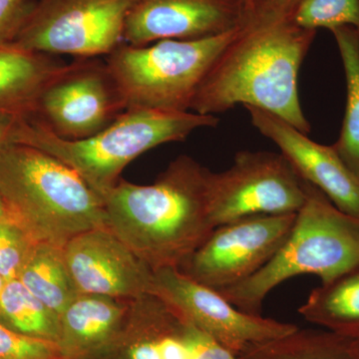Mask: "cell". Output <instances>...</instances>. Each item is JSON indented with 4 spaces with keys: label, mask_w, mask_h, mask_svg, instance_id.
Wrapping results in <instances>:
<instances>
[{
    "label": "cell",
    "mask_w": 359,
    "mask_h": 359,
    "mask_svg": "<svg viewBox=\"0 0 359 359\" xmlns=\"http://www.w3.org/2000/svg\"><path fill=\"white\" fill-rule=\"evenodd\" d=\"M212 172L182 155L151 185L120 180L102 197L106 229L154 269H178L211 235Z\"/></svg>",
    "instance_id": "6da1fadb"
},
{
    "label": "cell",
    "mask_w": 359,
    "mask_h": 359,
    "mask_svg": "<svg viewBox=\"0 0 359 359\" xmlns=\"http://www.w3.org/2000/svg\"><path fill=\"white\" fill-rule=\"evenodd\" d=\"M316 35L290 20L241 26L205 74L191 111L216 116L242 104L311 133L299 101V73Z\"/></svg>",
    "instance_id": "7a4b0ae2"
},
{
    "label": "cell",
    "mask_w": 359,
    "mask_h": 359,
    "mask_svg": "<svg viewBox=\"0 0 359 359\" xmlns=\"http://www.w3.org/2000/svg\"><path fill=\"white\" fill-rule=\"evenodd\" d=\"M0 195L7 214L35 242L65 247L106 228L103 201L69 166L25 144L0 146Z\"/></svg>",
    "instance_id": "3957f363"
},
{
    "label": "cell",
    "mask_w": 359,
    "mask_h": 359,
    "mask_svg": "<svg viewBox=\"0 0 359 359\" xmlns=\"http://www.w3.org/2000/svg\"><path fill=\"white\" fill-rule=\"evenodd\" d=\"M219 118L192 112L127 110L107 128L82 140H65L37 120L16 119L9 142L48 153L69 166L101 199L120 181L132 161L151 149L185 141L201 128H215Z\"/></svg>",
    "instance_id": "277c9868"
},
{
    "label": "cell",
    "mask_w": 359,
    "mask_h": 359,
    "mask_svg": "<svg viewBox=\"0 0 359 359\" xmlns=\"http://www.w3.org/2000/svg\"><path fill=\"white\" fill-rule=\"evenodd\" d=\"M306 202L273 259L247 280L217 290L240 311L261 316L266 295L285 280L314 275L327 283L359 263V219L306 181Z\"/></svg>",
    "instance_id": "5b68a950"
},
{
    "label": "cell",
    "mask_w": 359,
    "mask_h": 359,
    "mask_svg": "<svg viewBox=\"0 0 359 359\" xmlns=\"http://www.w3.org/2000/svg\"><path fill=\"white\" fill-rule=\"evenodd\" d=\"M238 29L203 39L120 45L105 61L126 111H191L205 74Z\"/></svg>",
    "instance_id": "8992f818"
},
{
    "label": "cell",
    "mask_w": 359,
    "mask_h": 359,
    "mask_svg": "<svg viewBox=\"0 0 359 359\" xmlns=\"http://www.w3.org/2000/svg\"><path fill=\"white\" fill-rule=\"evenodd\" d=\"M134 0H35L13 42L48 55L96 58L124 43Z\"/></svg>",
    "instance_id": "52a82bcc"
},
{
    "label": "cell",
    "mask_w": 359,
    "mask_h": 359,
    "mask_svg": "<svg viewBox=\"0 0 359 359\" xmlns=\"http://www.w3.org/2000/svg\"><path fill=\"white\" fill-rule=\"evenodd\" d=\"M306 198V181L282 153H237L226 171L210 179L215 226L256 215L295 214Z\"/></svg>",
    "instance_id": "ba28073f"
},
{
    "label": "cell",
    "mask_w": 359,
    "mask_h": 359,
    "mask_svg": "<svg viewBox=\"0 0 359 359\" xmlns=\"http://www.w3.org/2000/svg\"><path fill=\"white\" fill-rule=\"evenodd\" d=\"M295 214L256 215L217 226L179 266L184 275L215 290L247 280L285 244Z\"/></svg>",
    "instance_id": "9c48e42d"
},
{
    "label": "cell",
    "mask_w": 359,
    "mask_h": 359,
    "mask_svg": "<svg viewBox=\"0 0 359 359\" xmlns=\"http://www.w3.org/2000/svg\"><path fill=\"white\" fill-rule=\"evenodd\" d=\"M126 111L105 60L77 58L42 92L33 119L65 140L89 138Z\"/></svg>",
    "instance_id": "30bf717a"
},
{
    "label": "cell",
    "mask_w": 359,
    "mask_h": 359,
    "mask_svg": "<svg viewBox=\"0 0 359 359\" xmlns=\"http://www.w3.org/2000/svg\"><path fill=\"white\" fill-rule=\"evenodd\" d=\"M91 359H238L167 299L145 294L129 302L119 334Z\"/></svg>",
    "instance_id": "8fae6325"
},
{
    "label": "cell",
    "mask_w": 359,
    "mask_h": 359,
    "mask_svg": "<svg viewBox=\"0 0 359 359\" xmlns=\"http://www.w3.org/2000/svg\"><path fill=\"white\" fill-rule=\"evenodd\" d=\"M152 294L171 302L196 327L236 356L252 344L289 334L299 328L244 313L217 290L195 282L176 268L153 271Z\"/></svg>",
    "instance_id": "7c38bea8"
},
{
    "label": "cell",
    "mask_w": 359,
    "mask_h": 359,
    "mask_svg": "<svg viewBox=\"0 0 359 359\" xmlns=\"http://www.w3.org/2000/svg\"><path fill=\"white\" fill-rule=\"evenodd\" d=\"M63 250L79 294L126 299L152 294V269L108 229L84 231Z\"/></svg>",
    "instance_id": "4fadbf2b"
},
{
    "label": "cell",
    "mask_w": 359,
    "mask_h": 359,
    "mask_svg": "<svg viewBox=\"0 0 359 359\" xmlns=\"http://www.w3.org/2000/svg\"><path fill=\"white\" fill-rule=\"evenodd\" d=\"M244 16V0H134L124 43L208 39L238 29Z\"/></svg>",
    "instance_id": "5bb4252c"
},
{
    "label": "cell",
    "mask_w": 359,
    "mask_h": 359,
    "mask_svg": "<svg viewBox=\"0 0 359 359\" xmlns=\"http://www.w3.org/2000/svg\"><path fill=\"white\" fill-rule=\"evenodd\" d=\"M252 125L273 142L304 181L316 186L340 211L359 219V181L332 146L321 145L268 111L245 106Z\"/></svg>",
    "instance_id": "9a60e30c"
},
{
    "label": "cell",
    "mask_w": 359,
    "mask_h": 359,
    "mask_svg": "<svg viewBox=\"0 0 359 359\" xmlns=\"http://www.w3.org/2000/svg\"><path fill=\"white\" fill-rule=\"evenodd\" d=\"M130 299L79 294L59 316L58 344L67 359H91L123 327Z\"/></svg>",
    "instance_id": "2e32d148"
},
{
    "label": "cell",
    "mask_w": 359,
    "mask_h": 359,
    "mask_svg": "<svg viewBox=\"0 0 359 359\" xmlns=\"http://www.w3.org/2000/svg\"><path fill=\"white\" fill-rule=\"evenodd\" d=\"M66 65L55 56L14 42L0 45V116L34 117L42 92Z\"/></svg>",
    "instance_id": "e0dca14e"
},
{
    "label": "cell",
    "mask_w": 359,
    "mask_h": 359,
    "mask_svg": "<svg viewBox=\"0 0 359 359\" xmlns=\"http://www.w3.org/2000/svg\"><path fill=\"white\" fill-rule=\"evenodd\" d=\"M299 313L304 320L334 334L359 337V263L321 283Z\"/></svg>",
    "instance_id": "ac0fdd59"
},
{
    "label": "cell",
    "mask_w": 359,
    "mask_h": 359,
    "mask_svg": "<svg viewBox=\"0 0 359 359\" xmlns=\"http://www.w3.org/2000/svg\"><path fill=\"white\" fill-rule=\"evenodd\" d=\"M18 278L58 316L79 294L63 247L50 243L33 245Z\"/></svg>",
    "instance_id": "d6986e66"
},
{
    "label": "cell",
    "mask_w": 359,
    "mask_h": 359,
    "mask_svg": "<svg viewBox=\"0 0 359 359\" xmlns=\"http://www.w3.org/2000/svg\"><path fill=\"white\" fill-rule=\"evenodd\" d=\"M353 339L330 330H297L252 344L238 359H355Z\"/></svg>",
    "instance_id": "ffe728a7"
},
{
    "label": "cell",
    "mask_w": 359,
    "mask_h": 359,
    "mask_svg": "<svg viewBox=\"0 0 359 359\" xmlns=\"http://www.w3.org/2000/svg\"><path fill=\"white\" fill-rule=\"evenodd\" d=\"M346 82V104L339 139L332 147L359 181V32L351 26L332 30Z\"/></svg>",
    "instance_id": "44dd1931"
},
{
    "label": "cell",
    "mask_w": 359,
    "mask_h": 359,
    "mask_svg": "<svg viewBox=\"0 0 359 359\" xmlns=\"http://www.w3.org/2000/svg\"><path fill=\"white\" fill-rule=\"evenodd\" d=\"M0 321L20 334L58 344V314L18 278L6 282L0 295Z\"/></svg>",
    "instance_id": "7402d4cb"
},
{
    "label": "cell",
    "mask_w": 359,
    "mask_h": 359,
    "mask_svg": "<svg viewBox=\"0 0 359 359\" xmlns=\"http://www.w3.org/2000/svg\"><path fill=\"white\" fill-rule=\"evenodd\" d=\"M292 22L304 29L351 26L359 32V0H301Z\"/></svg>",
    "instance_id": "603a6c76"
},
{
    "label": "cell",
    "mask_w": 359,
    "mask_h": 359,
    "mask_svg": "<svg viewBox=\"0 0 359 359\" xmlns=\"http://www.w3.org/2000/svg\"><path fill=\"white\" fill-rule=\"evenodd\" d=\"M35 241L7 214L0 221V276L8 280L18 278Z\"/></svg>",
    "instance_id": "cb8c5ba5"
},
{
    "label": "cell",
    "mask_w": 359,
    "mask_h": 359,
    "mask_svg": "<svg viewBox=\"0 0 359 359\" xmlns=\"http://www.w3.org/2000/svg\"><path fill=\"white\" fill-rule=\"evenodd\" d=\"M0 359H67L57 342L15 332L0 321Z\"/></svg>",
    "instance_id": "d4e9b609"
},
{
    "label": "cell",
    "mask_w": 359,
    "mask_h": 359,
    "mask_svg": "<svg viewBox=\"0 0 359 359\" xmlns=\"http://www.w3.org/2000/svg\"><path fill=\"white\" fill-rule=\"evenodd\" d=\"M301 0H247L242 27L273 25L292 20Z\"/></svg>",
    "instance_id": "484cf974"
},
{
    "label": "cell",
    "mask_w": 359,
    "mask_h": 359,
    "mask_svg": "<svg viewBox=\"0 0 359 359\" xmlns=\"http://www.w3.org/2000/svg\"><path fill=\"white\" fill-rule=\"evenodd\" d=\"M35 0H0V45L13 42Z\"/></svg>",
    "instance_id": "4316f807"
},
{
    "label": "cell",
    "mask_w": 359,
    "mask_h": 359,
    "mask_svg": "<svg viewBox=\"0 0 359 359\" xmlns=\"http://www.w3.org/2000/svg\"><path fill=\"white\" fill-rule=\"evenodd\" d=\"M15 121V118L0 116V146L9 141Z\"/></svg>",
    "instance_id": "83f0119b"
},
{
    "label": "cell",
    "mask_w": 359,
    "mask_h": 359,
    "mask_svg": "<svg viewBox=\"0 0 359 359\" xmlns=\"http://www.w3.org/2000/svg\"><path fill=\"white\" fill-rule=\"evenodd\" d=\"M7 217V210L4 201L2 199L1 195H0V221L6 219Z\"/></svg>",
    "instance_id": "f1b7e54d"
},
{
    "label": "cell",
    "mask_w": 359,
    "mask_h": 359,
    "mask_svg": "<svg viewBox=\"0 0 359 359\" xmlns=\"http://www.w3.org/2000/svg\"><path fill=\"white\" fill-rule=\"evenodd\" d=\"M353 353L355 359H359V337L353 339Z\"/></svg>",
    "instance_id": "f546056e"
},
{
    "label": "cell",
    "mask_w": 359,
    "mask_h": 359,
    "mask_svg": "<svg viewBox=\"0 0 359 359\" xmlns=\"http://www.w3.org/2000/svg\"><path fill=\"white\" fill-rule=\"evenodd\" d=\"M6 283V278H4V276H0V295H1L2 290H4Z\"/></svg>",
    "instance_id": "4dcf8cb0"
},
{
    "label": "cell",
    "mask_w": 359,
    "mask_h": 359,
    "mask_svg": "<svg viewBox=\"0 0 359 359\" xmlns=\"http://www.w3.org/2000/svg\"><path fill=\"white\" fill-rule=\"evenodd\" d=\"M244 1H245H245H247V0H244Z\"/></svg>",
    "instance_id": "1f68e13d"
}]
</instances>
